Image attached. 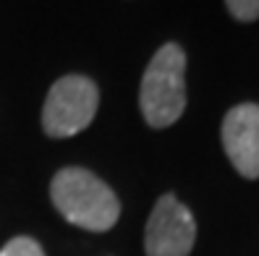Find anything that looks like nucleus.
<instances>
[{"label": "nucleus", "mask_w": 259, "mask_h": 256, "mask_svg": "<svg viewBox=\"0 0 259 256\" xmlns=\"http://www.w3.org/2000/svg\"><path fill=\"white\" fill-rule=\"evenodd\" d=\"M50 196L71 225L89 233L110 230L120 217V201L108 183L84 168H63L50 183Z\"/></svg>", "instance_id": "f257e3e1"}, {"label": "nucleus", "mask_w": 259, "mask_h": 256, "mask_svg": "<svg viewBox=\"0 0 259 256\" xmlns=\"http://www.w3.org/2000/svg\"><path fill=\"white\" fill-rule=\"evenodd\" d=\"M142 115L152 128H167L186 110V53L167 42L155 53L139 89Z\"/></svg>", "instance_id": "f03ea898"}, {"label": "nucleus", "mask_w": 259, "mask_h": 256, "mask_svg": "<svg viewBox=\"0 0 259 256\" xmlns=\"http://www.w3.org/2000/svg\"><path fill=\"white\" fill-rule=\"evenodd\" d=\"M100 105L97 84L87 76L71 73L58 79L42 108V128L53 139H66L84 131L95 120Z\"/></svg>", "instance_id": "7ed1b4c3"}, {"label": "nucleus", "mask_w": 259, "mask_h": 256, "mask_svg": "<svg viewBox=\"0 0 259 256\" xmlns=\"http://www.w3.org/2000/svg\"><path fill=\"white\" fill-rule=\"evenodd\" d=\"M196 240L194 215L173 193L157 199L144 230L147 256H189Z\"/></svg>", "instance_id": "20e7f679"}, {"label": "nucleus", "mask_w": 259, "mask_h": 256, "mask_svg": "<svg viewBox=\"0 0 259 256\" xmlns=\"http://www.w3.org/2000/svg\"><path fill=\"white\" fill-rule=\"evenodd\" d=\"M223 146L243 178H259V105L246 102L228 110L223 120Z\"/></svg>", "instance_id": "39448f33"}, {"label": "nucleus", "mask_w": 259, "mask_h": 256, "mask_svg": "<svg viewBox=\"0 0 259 256\" xmlns=\"http://www.w3.org/2000/svg\"><path fill=\"white\" fill-rule=\"evenodd\" d=\"M0 256H45V251L34 238L19 235V238H11L8 243L0 248Z\"/></svg>", "instance_id": "423d86ee"}, {"label": "nucleus", "mask_w": 259, "mask_h": 256, "mask_svg": "<svg viewBox=\"0 0 259 256\" xmlns=\"http://www.w3.org/2000/svg\"><path fill=\"white\" fill-rule=\"evenodd\" d=\"M231 16L238 21H254L259 19V0H225Z\"/></svg>", "instance_id": "0eeeda50"}]
</instances>
